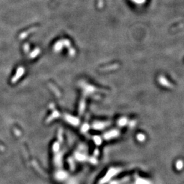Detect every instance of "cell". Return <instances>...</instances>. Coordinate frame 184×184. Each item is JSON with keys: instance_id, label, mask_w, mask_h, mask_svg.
<instances>
[{"instance_id": "cell-3", "label": "cell", "mask_w": 184, "mask_h": 184, "mask_svg": "<svg viewBox=\"0 0 184 184\" xmlns=\"http://www.w3.org/2000/svg\"><path fill=\"white\" fill-rule=\"evenodd\" d=\"M59 149V142H55L53 145V150L55 151V152H57Z\"/></svg>"}, {"instance_id": "cell-2", "label": "cell", "mask_w": 184, "mask_h": 184, "mask_svg": "<svg viewBox=\"0 0 184 184\" xmlns=\"http://www.w3.org/2000/svg\"><path fill=\"white\" fill-rule=\"evenodd\" d=\"M55 163L57 166L61 165V164H62V156H61V154H58V155L55 156Z\"/></svg>"}, {"instance_id": "cell-1", "label": "cell", "mask_w": 184, "mask_h": 184, "mask_svg": "<svg viewBox=\"0 0 184 184\" xmlns=\"http://www.w3.org/2000/svg\"><path fill=\"white\" fill-rule=\"evenodd\" d=\"M66 173L65 172H63V171H59V172H57V175H56V177L59 180H63V179H65L66 177Z\"/></svg>"}, {"instance_id": "cell-4", "label": "cell", "mask_w": 184, "mask_h": 184, "mask_svg": "<svg viewBox=\"0 0 184 184\" xmlns=\"http://www.w3.org/2000/svg\"><path fill=\"white\" fill-rule=\"evenodd\" d=\"M76 157L78 160H83L85 157H84V156H83L82 154H76Z\"/></svg>"}]
</instances>
